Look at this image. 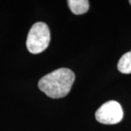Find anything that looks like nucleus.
<instances>
[{
  "instance_id": "1",
  "label": "nucleus",
  "mask_w": 131,
  "mask_h": 131,
  "mask_svg": "<svg viewBox=\"0 0 131 131\" xmlns=\"http://www.w3.org/2000/svg\"><path fill=\"white\" fill-rule=\"evenodd\" d=\"M74 80V73L72 71L67 68H61L42 77L38 86L48 97L61 98L69 93Z\"/></svg>"
},
{
  "instance_id": "2",
  "label": "nucleus",
  "mask_w": 131,
  "mask_h": 131,
  "mask_svg": "<svg viewBox=\"0 0 131 131\" xmlns=\"http://www.w3.org/2000/svg\"><path fill=\"white\" fill-rule=\"evenodd\" d=\"M50 42V32L47 25L43 22L34 24L29 30L26 40V47L32 54L45 51Z\"/></svg>"
},
{
  "instance_id": "3",
  "label": "nucleus",
  "mask_w": 131,
  "mask_h": 131,
  "mask_svg": "<svg viewBox=\"0 0 131 131\" xmlns=\"http://www.w3.org/2000/svg\"><path fill=\"white\" fill-rule=\"evenodd\" d=\"M95 119L104 125H115L123 118V110L121 105L115 101H107L95 112Z\"/></svg>"
},
{
  "instance_id": "4",
  "label": "nucleus",
  "mask_w": 131,
  "mask_h": 131,
  "mask_svg": "<svg viewBox=\"0 0 131 131\" xmlns=\"http://www.w3.org/2000/svg\"><path fill=\"white\" fill-rule=\"evenodd\" d=\"M68 5L71 11L75 15H82L89 9V1L88 0H69Z\"/></svg>"
},
{
  "instance_id": "5",
  "label": "nucleus",
  "mask_w": 131,
  "mask_h": 131,
  "mask_svg": "<svg viewBox=\"0 0 131 131\" xmlns=\"http://www.w3.org/2000/svg\"><path fill=\"white\" fill-rule=\"evenodd\" d=\"M117 69L122 74H131V50L120 58Z\"/></svg>"
},
{
  "instance_id": "6",
  "label": "nucleus",
  "mask_w": 131,
  "mask_h": 131,
  "mask_svg": "<svg viewBox=\"0 0 131 131\" xmlns=\"http://www.w3.org/2000/svg\"><path fill=\"white\" fill-rule=\"evenodd\" d=\"M129 2H130V4L131 5V0H130V1H129Z\"/></svg>"
}]
</instances>
